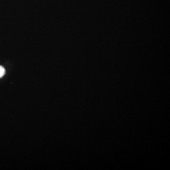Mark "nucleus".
<instances>
[{"instance_id": "obj_1", "label": "nucleus", "mask_w": 170, "mask_h": 170, "mask_svg": "<svg viewBox=\"0 0 170 170\" xmlns=\"http://www.w3.org/2000/svg\"><path fill=\"white\" fill-rule=\"evenodd\" d=\"M5 72L6 71H5V68L2 65H0V79L4 76Z\"/></svg>"}]
</instances>
